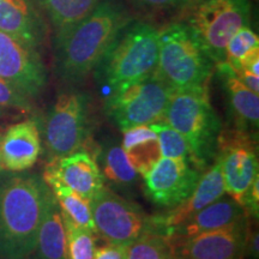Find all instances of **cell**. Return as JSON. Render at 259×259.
<instances>
[{
    "mask_svg": "<svg viewBox=\"0 0 259 259\" xmlns=\"http://www.w3.org/2000/svg\"><path fill=\"white\" fill-rule=\"evenodd\" d=\"M0 170H4V169H3V168H2V167H0Z\"/></svg>",
    "mask_w": 259,
    "mask_h": 259,
    "instance_id": "35",
    "label": "cell"
},
{
    "mask_svg": "<svg viewBox=\"0 0 259 259\" xmlns=\"http://www.w3.org/2000/svg\"><path fill=\"white\" fill-rule=\"evenodd\" d=\"M242 208H244L246 215L255 216L258 218L259 211V177L253 181L250 190L246 193L244 202H242Z\"/></svg>",
    "mask_w": 259,
    "mask_h": 259,
    "instance_id": "32",
    "label": "cell"
},
{
    "mask_svg": "<svg viewBox=\"0 0 259 259\" xmlns=\"http://www.w3.org/2000/svg\"><path fill=\"white\" fill-rule=\"evenodd\" d=\"M134 18L121 0H101L82 21L54 38V72L61 83L78 85L94 72L120 29Z\"/></svg>",
    "mask_w": 259,
    "mask_h": 259,
    "instance_id": "1",
    "label": "cell"
},
{
    "mask_svg": "<svg viewBox=\"0 0 259 259\" xmlns=\"http://www.w3.org/2000/svg\"><path fill=\"white\" fill-rule=\"evenodd\" d=\"M0 78L35 99L46 89L48 73L40 52L0 30Z\"/></svg>",
    "mask_w": 259,
    "mask_h": 259,
    "instance_id": "12",
    "label": "cell"
},
{
    "mask_svg": "<svg viewBox=\"0 0 259 259\" xmlns=\"http://www.w3.org/2000/svg\"><path fill=\"white\" fill-rule=\"evenodd\" d=\"M127 259H177L173 241L164 234L150 232L126 248Z\"/></svg>",
    "mask_w": 259,
    "mask_h": 259,
    "instance_id": "25",
    "label": "cell"
},
{
    "mask_svg": "<svg viewBox=\"0 0 259 259\" xmlns=\"http://www.w3.org/2000/svg\"><path fill=\"white\" fill-rule=\"evenodd\" d=\"M9 109L31 113L34 111V103L32 99L16 88L14 84L0 78V112L6 113Z\"/></svg>",
    "mask_w": 259,
    "mask_h": 259,
    "instance_id": "29",
    "label": "cell"
},
{
    "mask_svg": "<svg viewBox=\"0 0 259 259\" xmlns=\"http://www.w3.org/2000/svg\"><path fill=\"white\" fill-rule=\"evenodd\" d=\"M34 259H67L66 229L58 202L52 196L37 235Z\"/></svg>",
    "mask_w": 259,
    "mask_h": 259,
    "instance_id": "20",
    "label": "cell"
},
{
    "mask_svg": "<svg viewBox=\"0 0 259 259\" xmlns=\"http://www.w3.org/2000/svg\"><path fill=\"white\" fill-rule=\"evenodd\" d=\"M225 90L232 130L257 137L259 127V94L245 87L236 78L231 65L226 61L215 65Z\"/></svg>",
    "mask_w": 259,
    "mask_h": 259,
    "instance_id": "17",
    "label": "cell"
},
{
    "mask_svg": "<svg viewBox=\"0 0 259 259\" xmlns=\"http://www.w3.org/2000/svg\"><path fill=\"white\" fill-rule=\"evenodd\" d=\"M149 126L154 130V132L157 136L162 157L184 158V160H189L198 166L196 158L193 156L192 150H191L190 144L187 143L186 139L179 132L171 128L163 120L154 122V124H150Z\"/></svg>",
    "mask_w": 259,
    "mask_h": 259,
    "instance_id": "27",
    "label": "cell"
},
{
    "mask_svg": "<svg viewBox=\"0 0 259 259\" xmlns=\"http://www.w3.org/2000/svg\"><path fill=\"white\" fill-rule=\"evenodd\" d=\"M41 150V131L35 119L0 130V167L4 170H29L37 162Z\"/></svg>",
    "mask_w": 259,
    "mask_h": 259,
    "instance_id": "16",
    "label": "cell"
},
{
    "mask_svg": "<svg viewBox=\"0 0 259 259\" xmlns=\"http://www.w3.org/2000/svg\"><path fill=\"white\" fill-rule=\"evenodd\" d=\"M90 206L97 234L106 242L128 246L142 235L156 232L151 216L141 206L106 186L92 197Z\"/></svg>",
    "mask_w": 259,
    "mask_h": 259,
    "instance_id": "9",
    "label": "cell"
},
{
    "mask_svg": "<svg viewBox=\"0 0 259 259\" xmlns=\"http://www.w3.org/2000/svg\"><path fill=\"white\" fill-rule=\"evenodd\" d=\"M100 169L105 180L107 179L115 187L124 190H130L137 185L141 176L132 166L121 144H108L102 153L100 151Z\"/></svg>",
    "mask_w": 259,
    "mask_h": 259,
    "instance_id": "23",
    "label": "cell"
},
{
    "mask_svg": "<svg viewBox=\"0 0 259 259\" xmlns=\"http://www.w3.org/2000/svg\"><path fill=\"white\" fill-rule=\"evenodd\" d=\"M215 64L186 22L160 29L156 73L173 90L208 88Z\"/></svg>",
    "mask_w": 259,
    "mask_h": 259,
    "instance_id": "4",
    "label": "cell"
},
{
    "mask_svg": "<svg viewBox=\"0 0 259 259\" xmlns=\"http://www.w3.org/2000/svg\"><path fill=\"white\" fill-rule=\"evenodd\" d=\"M90 115L92 97L88 93L70 87L58 95L42 127L48 160L85 148L92 132Z\"/></svg>",
    "mask_w": 259,
    "mask_h": 259,
    "instance_id": "6",
    "label": "cell"
},
{
    "mask_svg": "<svg viewBox=\"0 0 259 259\" xmlns=\"http://www.w3.org/2000/svg\"><path fill=\"white\" fill-rule=\"evenodd\" d=\"M186 10V23L215 65L225 61L227 45L233 35L251 25L250 0H193Z\"/></svg>",
    "mask_w": 259,
    "mask_h": 259,
    "instance_id": "8",
    "label": "cell"
},
{
    "mask_svg": "<svg viewBox=\"0 0 259 259\" xmlns=\"http://www.w3.org/2000/svg\"><path fill=\"white\" fill-rule=\"evenodd\" d=\"M42 178L46 184H61L88 199L105 186L106 181L96 156L87 150L50 160Z\"/></svg>",
    "mask_w": 259,
    "mask_h": 259,
    "instance_id": "14",
    "label": "cell"
},
{
    "mask_svg": "<svg viewBox=\"0 0 259 259\" xmlns=\"http://www.w3.org/2000/svg\"><path fill=\"white\" fill-rule=\"evenodd\" d=\"M245 216L247 215L244 208L229 196L223 194L221 198L206 205L186 221L177 226L168 234V238H170L173 241L185 240L202 233L222 228L233 222L239 221Z\"/></svg>",
    "mask_w": 259,
    "mask_h": 259,
    "instance_id": "19",
    "label": "cell"
},
{
    "mask_svg": "<svg viewBox=\"0 0 259 259\" xmlns=\"http://www.w3.org/2000/svg\"><path fill=\"white\" fill-rule=\"evenodd\" d=\"M160 29L132 18L120 29L94 70L96 80L109 90L156 72Z\"/></svg>",
    "mask_w": 259,
    "mask_h": 259,
    "instance_id": "3",
    "label": "cell"
},
{
    "mask_svg": "<svg viewBox=\"0 0 259 259\" xmlns=\"http://www.w3.org/2000/svg\"><path fill=\"white\" fill-rule=\"evenodd\" d=\"M142 8L155 11H169V10H185L193 0H132Z\"/></svg>",
    "mask_w": 259,
    "mask_h": 259,
    "instance_id": "30",
    "label": "cell"
},
{
    "mask_svg": "<svg viewBox=\"0 0 259 259\" xmlns=\"http://www.w3.org/2000/svg\"><path fill=\"white\" fill-rule=\"evenodd\" d=\"M0 30L37 51L47 38L46 21L34 0H0Z\"/></svg>",
    "mask_w": 259,
    "mask_h": 259,
    "instance_id": "18",
    "label": "cell"
},
{
    "mask_svg": "<svg viewBox=\"0 0 259 259\" xmlns=\"http://www.w3.org/2000/svg\"><path fill=\"white\" fill-rule=\"evenodd\" d=\"M122 134L124 137L121 147L132 166L136 168L139 176L143 177L162 157L157 136L149 125L135 126Z\"/></svg>",
    "mask_w": 259,
    "mask_h": 259,
    "instance_id": "21",
    "label": "cell"
},
{
    "mask_svg": "<svg viewBox=\"0 0 259 259\" xmlns=\"http://www.w3.org/2000/svg\"><path fill=\"white\" fill-rule=\"evenodd\" d=\"M162 120L186 139L203 170L212 163L222 125L210 103L208 88L174 90Z\"/></svg>",
    "mask_w": 259,
    "mask_h": 259,
    "instance_id": "5",
    "label": "cell"
},
{
    "mask_svg": "<svg viewBox=\"0 0 259 259\" xmlns=\"http://www.w3.org/2000/svg\"><path fill=\"white\" fill-rule=\"evenodd\" d=\"M223 194H226V190L221 169V160L219 155H216L211 166L203 171L193 192L183 203L178 204L166 213L151 216L155 231L168 236L177 226L186 221L206 205L221 198Z\"/></svg>",
    "mask_w": 259,
    "mask_h": 259,
    "instance_id": "15",
    "label": "cell"
},
{
    "mask_svg": "<svg viewBox=\"0 0 259 259\" xmlns=\"http://www.w3.org/2000/svg\"><path fill=\"white\" fill-rule=\"evenodd\" d=\"M52 193L56 197L61 213L80 228L88 229L97 234L95 223L93 220L90 199L80 196L69 187L58 183L47 184ZM99 235V234H97Z\"/></svg>",
    "mask_w": 259,
    "mask_h": 259,
    "instance_id": "24",
    "label": "cell"
},
{
    "mask_svg": "<svg viewBox=\"0 0 259 259\" xmlns=\"http://www.w3.org/2000/svg\"><path fill=\"white\" fill-rule=\"evenodd\" d=\"M248 216L213 231L173 241L177 259H245Z\"/></svg>",
    "mask_w": 259,
    "mask_h": 259,
    "instance_id": "13",
    "label": "cell"
},
{
    "mask_svg": "<svg viewBox=\"0 0 259 259\" xmlns=\"http://www.w3.org/2000/svg\"><path fill=\"white\" fill-rule=\"evenodd\" d=\"M53 25L56 35L88 16L101 0H34Z\"/></svg>",
    "mask_w": 259,
    "mask_h": 259,
    "instance_id": "22",
    "label": "cell"
},
{
    "mask_svg": "<svg viewBox=\"0 0 259 259\" xmlns=\"http://www.w3.org/2000/svg\"><path fill=\"white\" fill-rule=\"evenodd\" d=\"M218 155L226 193L242 206V202L258 176L257 137L228 128L221 131L218 141Z\"/></svg>",
    "mask_w": 259,
    "mask_h": 259,
    "instance_id": "10",
    "label": "cell"
},
{
    "mask_svg": "<svg viewBox=\"0 0 259 259\" xmlns=\"http://www.w3.org/2000/svg\"><path fill=\"white\" fill-rule=\"evenodd\" d=\"M63 219L66 229L67 259H94L96 239L99 235L88 229L76 226L64 215Z\"/></svg>",
    "mask_w": 259,
    "mask_h": 259,
    "instance_id": "28",
    "label": "cell"
},
{
    "mask_svg": "<svg viewBox=\"0 0 259 259\" xmlns=\"http://www.w3.org/2000/svg\"><path fill=\"white\" fill-rule=\"evenodd\" d=\"M53 196L42 176L0 170V259H30Z\"/></svg>",
    "mask_w": 259,
    "mask_h": 259,
    "instance_id": "2",
    "label": "cell"
},
{
    "mask_svg": "<svg viewBox=\"0 0 259 259\" xmlns=\"http://www.w3.org/2000/svg\"><path fill=\"white\" fill-rule=\"evenodd\" d=\"M174 90L156 73L109 90L105 111L121 132L163 119Z\"/></svg>",
    "mask_w": 259,
    "mask_h": 259,
    "instance_id": "7",
    "label": "cell"
},
{
    "mask_svg": "<svg viewBox=\"0 0 259 259\" xmlns=\"http://www.w3.org/2000/svg\"><path fill=\"white\" fill-rule=\"evenodd\" d=\"M203 171L189 160L161 157L142 177L144 193L155 205L171 209L193 192Z\"/></svg>",
    "mask_w": 259,
    "mask_h": 259,
    "instance_id": "11",
    "label": "cell"
},
{
    "mask_svg": "<svg viewBox=\"0 0 259 259\" xmlns=\"http://www.w3.org/2000/svg\"><path fill=\"white\" fill-rule=\"evenodd\" d=\"M259 56V37L251 25H246L233 35L226 48L225 61L233 70L240 69L241 65L251 58Z\"/></svg>",
    "mask_w": 259,
    "mask_h": 259,
    "instance_id": "26",
    "label": "cell"
},
{
    "mask_svg": "<svg viewBox=\"0 0 259 259\" xmlns=\"http://www.w3.org/2000/svg\"><path fill=\"white\" fill-rule=\"evenodd\" d=\"M233 71H234L236 78L240 80L245 87H247L253 93L259 94V76H255V74L248 72L245 69H238Z\"/></svg>",
    "mask_w": 259,
    "mask_h": 259,
    "instance_id": "33",
    "label": "cell"
},
{
    "mask_svg": "<svg viewBox=\"0 0 259 259\" xmlns=\"http://www.w3.org/2000/svg\"><path fill=\"white\" fill-rule=\"evenodd\" d=\"M4 114H6V113H4V112H0V116H3Z\"/></svg>",
    "mask_w": 259,
    "mask_h": 259,
    "instance_id": "34",
    "label": "cell"
},
{
    "mask_svg": "<svg viewBox=\"0 0 259 259\" xmlns=\"http://www.w3.org/2000/svg\"><path fill=\"white\" fill-rule=\"evenodd\" d=\"M126 248H127V246L125 245L106 242L105 245L96 247L94 259H127Z\"/></svg>",
    "mask_w": 259,
    "mask_h": 259,
    "instance_id": "31",
    "label": "cell"
}]
</instances>
